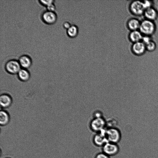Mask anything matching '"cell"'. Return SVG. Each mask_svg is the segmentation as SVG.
I'll return each mask as SVG.
<instances>
[{"label": "cell", "mask_w": 158, "mask_h": 158, "mask_svg": "<svg viewBox=\"0 0 158 158\" xmlns=\"http://www.w3.org/2000/svg\"><path fill=\"white\" fill-rule=\"evenodd\" d=\"M89 127L92 131L98 133L106 128V120L103 117L93 118L90 122Z\"/></svg>", "instance_id": "1"}, {"label": "cell", "mask_w": 158, "mask_h": 158, "mask_svg": "<svg viewBox=\"0 0 158 158\" xmlns=\"http://www.w3.org/2000/svg\"><path fill=\"white\" fill-rule=\"evenodd\" d=\"M106 136L109 142L117 144L120 140L121 134L116 127L106 128Z\"/></svg>", "instance_id": "2"}, {"label": "cell", "mask_w": 158, "mask_h": 158, "mask_svg": "<svg viewBox=\"0 0 158 158\" xmlns=\"http://www.w3.org/2000/svg\"><path fill=\"white\" fill-rule=\"evenodd\" d=\"M5 68L8 73L12 75L17 74L21 69L18 60L15 59L10 60L7 61Z\"/></svg>", "instance_id": "3"}, {"label": "cell", "mask_w": 158, "mask_h": 158, "mask_svg": "<svg viewBox=\"0 0 158 158\" xmlns=\"http://www.w3.org/2000/svg\"><path fill=\"white\" fill-rule=\"evenodd\" d=\"M103 152L108 156L116 155L119 151V148L116 143L108 142L102 146Z\"/></svg>", "instance_id": "4"}, {"label": "cell", "mask_w": 158, "mask_h": 158, "mask_svg": "<svg viewBox=\"0 0 158 158\" xmlns=\"http://www.w3.org/2000/svg\"><path fill=\"white\" fill-rule=\"evenodd\" d=\"M139 29L142 33L146 35H150L154 32L155 26L151 21L144 20L140 24Z\"/></svg>", "instance_id": "5"}, {"label": "cell", "mask_w": 158, "mask_h": 158, "mask_svg": "<svg viewBox=\"0 0 158 158\" xmlns=\"http://www.w3.org/2000/svg\"><path fill=\"white\" fill-rule=\"evenodd\" d=\"M106 128L97 133L94 136V142L97 146H103L105 143L109 142L106 136Z\"/></svg>", "instance_id": "6"}, {"label": "cell", "mask_w": 158, "mask_h": 158, "mask_svg": "<svg viewBox=\"0 0 158 158\" xmlns=\"http://www.w3.org/2000/svg\"><path fill=\"white\" fill-rule=\"evenodd\" d=\"M41 18L43 21L45 23L51 24L56 22L57 16L55 12L47 10L42 13Z\"/></svg>", "instance_id": "7"}, {"label": "cell", "mask_w": 158, "mask_h": 158, "mask_svg": "<svg viewBox=\"0 0 158 158\" xmlns=\"http://www.w3.org/2000/svg\"><path fill=\"white\" fill-rule=\"evenodd\" d=\"M130 9L132 12L137 15L142 14L145 10L143 2L138 1L132 2L130 6Z\"/></svg>", "instance_id": "8"}, {"label": "cell", "mask_w": 158, "mask_h": 158, "mask_svg": "<svg viewBox=\"0 0 158 158\" xmlns=\"http://www.w3.org/2000/svg\"><path fill=\"white\" fill-rule=\"evenodd\" d=\"M13 100L11 97L8 94L4 93L0 96L1 107L3 109L10 107L12 103Z\"/></svg>", "instance_id": "9"}, {"label": "cell", "mask_w": 158, "mask_h": 158, "mask_svg": "<svg viewBox=\"0 0 158 158\" xmlns=\"http://www.w3.org/2000/svg\"><path fill=\"white\" fill-rule=\"evenodd\" d=\"M18 60L21 68L27 69L31 67L32 64L31 58L29 56L26 55L20 56Z\"/></svg>", "instance_id": "10"}, {"label": "cell", "mask_w": 158, "mask_h": 158, "mask_svg": "<svg viewBox=\"0 0 158 158\" xmlns=\"http://www.w3.org/2000/svg\"><path fill=\"white\" fill-rule=\"evenodd\" d=\"M10 121L9 113L4 109L1 110L0 112V124L4 127L8 125Z\"/></svg>", "instance_id": "11"}, {"label": "cell", "mask_w": 158, "mask_h": 158, "mask_svg": "<svg viewBox=\"0 0 158 158\" xmlns=\"http://www.w3.org/2000/svg\"><path fill=\"white\" fill-rule=\"evenodd\" d=\"M18 78L21 81L27 82L30 79V73L26 69L21 68L17 74Z\"/></svg>", "instance_id": "12"}, {"label": "cell", "mask_w": 158, "mask_h": 158, "mask_svg": "<svg viewBox=\"0 0 158 158\" xmlns=\"http://www.w3.org/2000/svg\"><path fill=\"white\" fill-rule=\"evenodd\" d=\"M146 48L145 44L139 41L134 43L132 46V49L136 54L140 55L144 52Z\"/></svg>", "instance_id": "13"}, {"label": "cell", "mask_w": 158, "mask_h": 158, "mask_svg": "<svg viewBox=\"0 0 158 158\" xmlns=\"http://www.w3.org/2000/svg\"><path fill=\"white\" fill-rule=\"evenodd\" d=\"M129 37L131 41L134 43L139 42L143 38L141 33L137 30L131 31L129 34Z\"/></svg>", "instance_id": "14"}, {"label": "cell", "mask_w": 158, "mask_h": 158, "mask_svg": "<svg viewBox=\"0 0 158 158\" xmlns=\"http://www.w3.org/2000/svg\"><path fill=\"white\" fill-rule=\"evenodd\" d=\"M79 29L78 27L75 25H72L67 30V33L68 36L72 38L76 37L78 35Z\"/></svg>", "instance_id": "15"}, {"label": "cell", "mask_w": 158, "mask_h": 158, "mask_svg": "<svg viewBox=\"0 0 158 158\" xmlns=\"http://www.w3.org/2000/svg\"><path fill=\"white\" fill-rule=\"evenodd\" d=\"M144 14L146 17L149 20H154L157 16V13L155 10L151 7L146 10Z\"/></svg>", "instance_id": "16"}, {"label": "cell", "mask_w": 158, "mask_h": 158, "mask_svg": "<svg viewBox=\"0 0 158 158\" xmlns=\"http://www.w3.org/2000/svg\"><path fill=\"white\" fill-rule=\"evenodd\" d=\"M127 26L128 28L133 31L136 30L139 28L140 24L137 19H131L129 20L127 23Z\"/></svg>", "instance_id": "17"}, {"label": "cell", "mask_w": 158, "mask_h": 158, "mask_svg": "<svg viewBox=\"0 0 158 158\" xmlns=\"http://www.w3.org/2000/svg\"><path fill=\"white\" fill-rule=\"evenodd\" d=\"M116 120L114 118H110L106 120V127L108 128L115 127V126L116 124Z\"/></svg>", "instance_id": "18"}, {"label": "cell", "mask_w": 158, "mask_h": 158, "mask_svg": "<svg viewBox=\"0 0 158 158\" xmlns=\"http://www.w3.org/2000/svg\"><path fill=\"white\" fill-rule=\"evenodd\" d=\"M145 46L147 49L150 51H153L156 48V45L155 43L151 41L146 44Z\"/></svg>", "instance_id": "19"}, {"label": "cell", "mask_w": 158, "mask_h": 158, "mask_svg": "<svg viewBox=\"0 0 158 158\" xmlns=\"http://www.w3.org/2000/svg\"><path fill=\"white\" fill-rule=\"evenodd\" d=\"M55 1L53 0H40L39 1V2L40 4L43 5H44L47 6L49 4L54 3Z\"/></svg>", "instance_id": "20"}, {"label": "cell", "mask_w": 158, "mask_h": 158, "mask_svg": "<svg viewBox=\"0 0 158 158\" xmlns=\"http://www.w3.org/2000/svg\"><path fill=\"white\" fill-rule=\"evenodd\" d=\"M103 114L101 111L98 110L95 111L93 113V118L102 117Z\"/></svg>", "instance_id": "21"}, {"label": "cell", "mask_w": 158, "mask_h": 158, "mask_svg": "<svg viewBox=\"0 0 158 158\" xmlns=\"http://www.w3.org/2000/svg\"><path fill=\"white\" fill-rule=\"evenodd\" d=\"M46 7L47 10L48 11L55 12L56 9V6L53 3L49 4Z\"/></svg>", "instance_id": "22"}, {"label": "cell", "mask_w": 158, "mask_h": 158, "mask_svg": "<svg viewBox=\"0 0 158 158\" xmlns=\"http://www.w3.org/2000/svg\"><path fill=\"white\" fill-rule=\"evenodd\" d=\"M95 158H110V157L109 156L102 152L97 154Z\"/></svg>", "instance_id": "23"}, {"label": "cell", "mask_w": 158, "mask_h": 158, "mask_svg": "<svg viewBox=\"0 0 158 158\" xmlns=\"http://www.w3.org/2000/svg\"><path fill=\"white\" fill-rule=\"evenodd\" d=\"M143 2V6L145 9L151 7V3L149 1H145Z\"/></svg>", "instance_id": "24"}, {"label": "cell", "mask_w": 158, "mask_h": 158, "mask_svg": "<svg viewBox=\"0 0 158 158\" xmlns=\"http://www.w3.org/2000/svg\"><path fill=\"white\" fill-rule=\"evenodd\" d=\"M142 40L143 43L145 45L151 41L150 37L148 36H145L143 37Z\"/></svg>", "instance_id": "25"}, {"label": "cell", "mask_w": 158, "mask_h": 158, "mask_svg": "<svg viewBox=\"0 0 158 158\" xmlns=\"http://www.w3.org/2000/svg\"><path fill=\"white\" fill-rule=\"evenodd\" d=\"M72 25L69 22L66 21L64 23L63 26L64 28L67 30Z\"/></svg>", "instance_id": "26"}, {"label": "cell", "mask_w": 158, "mask_h": 158, "mask_svg": "<svg viewBox=\"0 0 158 158\" xmlns=\"http://www.w3.org/2000/svg\"><path fill=\"white\" fill-rule=\"evenodd\" d=\"M50 148V147H49ZM52 151V150H51ZM55 156V155H54Z\"/></svg>", "instance_id": "27"}]
</instances>
